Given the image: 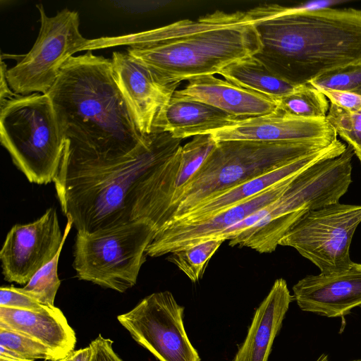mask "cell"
<instances>
[{"label":"cell","instance_id":"836d02e7","mask_svg":"<svg viewBox=\"0 0 361 361\" xmlns=\"http://www.w3.org/2000/svg\"><path fill=\"white\" fill-rule=\"evenodd\" d=\"M0 361H35L34 360L25 359L11 350L0 345Z\"/></svg>","mask_w":361,"mask_h":361},{"label":"cell","instance_id":"e575fe53","mask_svg":"<svg viewBox=\"0 0 361 361\" xmlns=\"http://www.w3.org/2000/svg\"><path fill=\"white\" fill-rule=\"evenodd\" d=\"M315 361H330V360H329V356L326 354L322 353L317 358V360ZM350 361H361V359H356V360H350Z\"/></svg>","mask_w":361,"mask_h":361},{"label":"cell","instance_id":"5bb4252c","mask_svg":"<svg viewBox=\"0 0 361 361\" xmlns=\"http://www.w3.org/2000/svg\"><path fill=\"white\" fill-rule=\"evenodd\" d=\"M216 142L250 140L265 142H319L330 145L337 133L326 117L302 118L276 109L267 114L241 118L210 133Z\"/></svg>","mask_w":361,"mask_h":361},{"label":"cell","instance_id":"ffe728a7","mask_svg":"<svg viewBox=\"0 0 361 361\" xmlns=\"http://www.w3.org/2000/svg\"><path fill=\"white\" fill-rule=\"evenodd\" d=\"M0 328L31 337L66 357L74 350L76 336L63 312L54 305L39 310L0 307Z\"/></svg>","mask_w":361,"mask_h":361},{"label":"cell","instance_id":"7402d4cb","mask_svg":"<svg viewBox=\"0 0 361 361\" xmlns=\"http://www.w3.org/2000/svg\"><path fill=\"white\" fill-rule=\"evenodd\" d=\"M218 74L231 83L275 102L298 87L279 76L255 56L233 63Z\"/></svg>","mask_w":361,"mask_h":361},{"label":"cell","instance_id":"d4e9b609","mask_svg":"<svg viewBox=\"0 0 361 361\" xmlns=\"http://www.w3.org/2000/svg\"><path fill=\"white\" fill-rule=\"evenodd\" d=\"M61 246L56 256L39 270L20 290L44 305H54V300L61 281L58 276L59 257L63 249Z\"/></svg>","mask_w":361,"mask_h":361},{"label":"cell","instance_id":"44dd1931","mask_svg":"<svg viewBox=\"0 0 361 361\" xmlns=\"http://www.w3.org/2000/svg\"><path fill=\"white\" fill-rule=\"evenodd\" d=\"M239 119L204 102L173 94L157 115L152 132H167L183 140L210 134Z\"/></svg>","mask_w":361,"mask_h":361},{"label":"cell","instance_id":"277c9868","mask_svg":"<svg viewBox=\"0 0 361 361\" xmlns=\"http://www.w3.org/2000/svg\"><path fill=\"white\" fill-rule=\"evenodd\" d=\"M119 45L130 46L129 54L164 82L176 85L219 73L261 49L259 35L246 11H222L138 33L88 39L85 51Z\"/></svg>","mask_w":361,"mask_h":361},{"label":"cell","instance_id":"30bf717a","mask_svg":"<svg viewBox=\"0 0 361 361\" xmlns=\"http://www.w3.org/2000/svg\"><path fill=\"white\" fill-rule=\"evenodd\" d=\"M360 223L361 205L337 202L307 212L285 233L279 245L295 249L321 274L340 272L353 262L350 247Z\"/></svg>","mask_w":361,"mask_h":361},{"label":"cell","instance_id":"d6a6232c","mask_svg":"<svg viewBox=\"0 0 361 361\" xmlns=\"http://www.w3.org/2000/svg\"><path fill=\"white\" fill-rule=\"evenodd\" d=\"M92 350L90 345L73 350L65 357V361H91Z\"/></svg>","mask_w":361,"mask_h":361},{"label":"cell","instance_id":"8fae6325","mask_svg":"<svg viewBox=\"0 0 361 361\" xmlns=\"http://www.w3.org/2000/svg\"><path fill=\"white\" fill-rule=\"evenodd\" d=\"M183 313L184 307L165 290L147 295L117 319L159 361H200L185 331Z\"/></svg>","mask_w":361,"mask_h":361},{"label":"cell","instance_id":"7a4b0ae2","mask_svg":"<svg viewBox=\"0 0 361 361\" xmlns=\"http://www.w3.org/2000/svg\"><path fill=\"white\" fill-rule=\"evenodd\" d=\"M264 4L247 13L261 42L255 56L294 85L361 65V9Z\"/></svg>","mask_w":361,"mask_h":361},{"label":"cell","instance_id":"4dcf8cb0","mask_svg":"<svg viewBox=\"0 0 361 361\" xmlns=\"http://www.w3.org/2000/svg\"><path fill=\"white\" fill-rule=\"evenodd\" d=\"M92 350L91 361H123L113 348V341L99 335L89 345Z\"/></svg>","mask_w":361,"mask_h":361},{"label":"cell","instance_id":"ba28073f","mask_svg":"<svg viewBox=\"0 0 361 361\" xmlns=\"http://www.w3.org/2000/svg\"><path fill=\"white\" fill-rule=\"evenodd\" d=\"M156 231L142 222L92 233L78 231L73 267L76 277L124 293L136 284Z\"/></svg>","mask_w":361,"mask_h":361},{"label":"cell","instance_id":"cb8c5ba5","mask_svg":"<svg viewBox=\"0 0 361 361\" xmlns=\"http://www.w3.org/2000/svg\"><path fill=\"white\" fill-rule=\"evenodd\" d=\"M224 241L223 239L202 241L170 253L166 259L195 283L202 278L209 259Z\"/></svg>","mask_w":361,"mask_h":361},{"label":"cell","instance_id":"484cf974","mask_svg":"<svg viewBox=\"0 0 361 361\" xmlns=\"http://www.w3.org/2000/svg\"><path fill=\"white\" fill-rule=\"evenodd\" d=\"M326 117L361 161V109L348 111L330 104Z\"/></svg>","mask_w":361,"mask_h":361},{"label":"cell","instance_id":"83f0119b","mask_svg":"<svg viewBox=\"0 0 361 361\" xmlns=\"http://www.w3.org/2000/svg\"><path fill=\"white\" fill-rule=\"evenodd\" d=\"M309 84L319 90L345 91L361 95V65L329 71L310 80Z\"/></svg>","mask_w":361,"mask_h":361},{"label":"cell","instance_id":"f1b7e54d","mask_svg":"<svg viewBox=\"0 0 361 361\" xmlns=\"http://www.w3.org/2000/svg\"><path fill=\"white\" fill-rule=\"evenodd\" d=\"M44 305L23 293L19 288L1 286L0 288V307L25 310H39Z\"/></svg>","mask_w":361,"mask_h":361},{"label":"cell","instance_id":"9c48e42d","mask_svg":"<svg viewBox=\"0 0 361 361\" xmlns=\"http://www.w3.org/2000/svg\"><path fill=\"white\" fill-rule=\"evenodd\" d=\"M41 26L38 37L27 54L6 78L12 91L20 95L46 94L56 82L66 61L84 51L88 39L79 30V13L67 8L49 17L42 4L36 5Z\"/></svg>","mask_w":361,"mask_h":361},{"label":"cell","instance_id":"4316f807","mask_svg":"<svg viewBox=\"0 0 361 361\" xmlns=\"http://www.w3.org/2000/svg\"><path fill=\"white\" fill-rule=\"evenodd\" d=\"M0 345L25 359L54 361L64 358L53 349L31 337L3 328H0Z\"/></svg>","mask_w":361,"mask_h":361},{"label":"cell","instance_id":"52a82bcc","mask_svg":"<svg viewBox=\"0 0 361 361\" xmlns=\"http://www.w3.org/2000/svg\"><path fill=\"white\" fill-rule=\"evenodd\" d=\"M0 139L15 166L32 183L54 182L65 140L47 94H15L0 103Z\"/></svg>","mask_w":361,"mask_h":361},{"label":"cell","instance_id":"e0dca14e","mask_svg":"<svg viewBox=\"0 0 361 361\" xmlns=\"http://www.w3.org/2000/svg\"><path fill=\"white\" fill-rule=\"evenodd\" d=\"M346 147L343 142L337 139L326 147L211 197L196 206L180 218L169 223L190 224L207 220L258 195L278 183L299 173L317 162L341 155Z\"/></svg>","mask_w":361,"mask_h":361},{"label":"cell","instance_id":"d590c367","mask_svg":"<svg viewBox=\"0 0 361 361\" xmlns=\"http://www.w3.org/2000/svg\"><path fill=\"white\" fill-rule=\"evenodd\" d=\"M54 361H65V357L63 358V359H60V360H54Z\"/></svg>","mask_w":361,"mask_h":361},{"label":"cell","instance_id":"d6986e66","mask_svg":"<svg viewBox=\"0 0 361 361\" xmlns=\"http://www.w3.org/2000/svg\"><path fill=\"white\" fill-rule=\"evenodd\" d=\"M293 300L286 281L276 279L257 308L245 339L233 361H268Z\"/></svg>","mask_w":361,"mask_h":361},{"label":"cell","instance_id":"8992f818","mask_svg":"<svg viewBox=\"0 0 361 361\" xmlns=\"http://www.w3.org/2000/svg\"><path fill=\"white\" fill-rule=\"evenodd\" d=\"M354 152L317 162L295 175L285 191L269 204L257 223L229 240V245L270 253L288 229L307 212L339 201L350 183Z\"/></svg>","mask_w":361,"mask_h":361},{"label":"cell","instance_id":"6da1fadb","mask_svg":"<svg viewBox=\"0 0 361 361\" xmlns=\"http://www.w3.org/2000/svg\"><path fill=\"white\" fill-rule=\"evenodd\" d=\"M180 142L167 132L153 131L134 152L121 158L63 154L54 181L62 212L77 231L142 222L157 233L168 221L164 167Z\"/></svg>","mask_w":361,"mask_h":361},{"label":"cell","instance_id":"603a6c76","mask_svg":"<svg viewBox=\"0 0 361 361\" xmlns=\"http://www.w3.org/2000/svg\"><path fill=\"white\" fill-rule=\"evenodd\" d=\"M276 102L277 109L283 114L302 118L326 117L329 108L326 96L309 83L298 85Z\"/></svg>","mask_w":361,"mask_h":361},{"label":"cell","instance_id":"4fadbf2b","mask_svg":"<svg viewBox=\"0 0 361 361\" xmlns=\"http://www.w3.org/2000/svg\"><path fill=\"white\" fill-rule=\"evenodd\" d=\"M295 176L203 221L190 224H167L148 246L147 256L160 257L202 241L216 239L223 232L280 197Z\"/></svg>","mask_w":361,"mask_h":361},{"label":"cell","instance_id":"5b68a950","mask_svg":"<svg viewBox=\"0 0 361 361\" xmlns=\"http://www.w3.org/2000/svg\"><path fill=\"white\" fill-rule=\"evenodd\" d=\"M329 145L313 142H216L175 200L168 223L211 197Z\"/></svg>","mask_w":361,"mask_h":361},{"label":"cell","instance_id":"1f68e13d","mask_svg":"<svg viewBox=\"0 0 361 361\" xmlns=\"http://www.w3.org/2000/svg\"><path fill=\"white\" fill-rule=\"evenodd\" d=\"M6 65L1 61V87H0V103H3L7 99H10L16 94L11 89L6 78Z\"/></svg>","mask_w":361,"mask_h":361},{"label":"cell","instance_id":"3957f363","mask_svg":"<svg viewBox=\"0 0 361 361\" xmlns=\"http://www.w3.org/2000/svg\"><path fill=\"white\" fill-rule=\"evenodd\" d=\"M46 94L65 140V155L115 159L145 141L117 85L111 59L91 51L71 57Z\"/></svg>","mask_w":361,"mask_h":361},{"label":"cell","instance_id":"ac0fdd59","mask_svg":"<svg viewBox=\"0 0 361 361\" xmlns=\"http://www.w3.org/2000/svg\"><path fill=\"white\" fill-rule=\"evenodd\" d=\"M174 94L204 102L240 119L270 114L277 108L275 101L214 75L191 79Z\"/></svg>","mask_w":361,"mask_h":361},{"label":"cell","instance_id":"9a60e30c","mask_svg":"<svg viewBox=\"0 0 361 361\" xmlns=\"http://www.w3.org/2000/svg\"><path fill=\"white\" fill-rule=\"evenodd\" d=\"M111 63L116 82L137 129L144 135L150 134L157 115L178 85L164 82L147 66L128 52H114Z\"/></svg>","mask_w":361,"mask_h":361},{"label":"cell","instance_id":"f546056e","mask_svg":"<svg viewBox=\"0 0 361 361\" xmlns=\"http://www.w3.org/2000/svg\"><path fill=\"white\" fill-rule=\"evenodd\" d=\"M330 104L348 111L361 109V95L352 92L338 90H322Z\"/></svg>","mask_w":361,"mask_h":361},{"label":"cell","instance_id":"7c38bea8","mask_svg":"<svg viewBox=\"0 0 361 361\" xmlns=\"http://www.w3.org/2000/svg\"><path fill=\"white\" fill-rule=\"evenodd\" d=\"M73 226L67 217L62 233L55 208H49L36 221L16 224L7 233L0 251L2 273L8 282L26 284L49 263L63 245Z\"/></svg>","mask_w":361,"mask_h":361},{"label":"cell","instance_id":"2e32d148","mask_svg":"<svg viewBox=\"0 0 361 361\" xmlns=\"http://www.w3.org/2000/svg\"><path fill=\"white\" fill-rule=\"evenodd\" d=\"M301 310L327 317H343L361 306V264L342 271L308 275L293 287Z\"/></svg>","mask_w":361,"mask_h":361}]
</instances>
